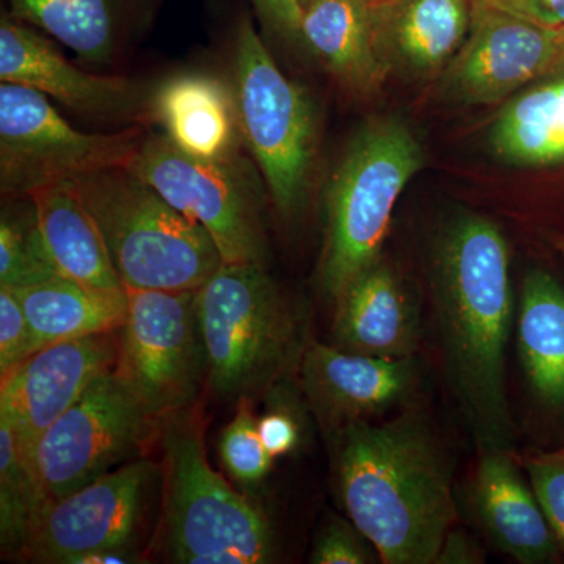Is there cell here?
<instances>
[{
	"label": "cell",
	"mask_w": 564,
	"mask_h": 564,
	"mask_svg": "<svg viewBox=\"0 0 564 564\" xmlns=\"http://www.w3.org/2000/svg\"><path fill=\"white\" fill-rule=\"evenodd\" d=\"M162 444L161 541L169 562L262 564L274 555L273 532L250 502L207 462L198 406L169 415Z\"/></svg>",
	"instance_id": "cell-3"
},
{
	"label": "cell",
	"mask_w": 564,
	"mask_h": 564,
	"mask_svg": "<svg viewBox=\"0 0 564 564\" xmlns=\"http://www.w3.org/2000/svg\"><path fill=\"white\" fill-rule=\"evenodd\" d=\"M534 496L543 508L560 549L564 551V447L534 456L525 464Z\"/></svg>",
	"instance_id": "cell-30"
},
{
	"label": "cell",
	"mask_w": 564,
	"mask_h": 564,
	"mask_svg": "<svg viewBox=\"0 0 564 564\" xmlns=\"http://www.w3.org/2000/svg\"><path fill=\"white\" fill-rule=\"evenodd\" d=\"M118 333L46 345L0 375V419L13 426L28 456L41 434L85 389L117 366Z\"/></svg>",
	"instance_id": "cell-15"
},
{
	"label": "cell",
	"mask_w": 564,
	"mask_h": 564,
	"mask_svg": "<svg viewBox=\"0 0 564 564\" xmlns=\"http://www.w3.org/2000/svg\"><path fill=\"white\" fill-rule=\"evenodd\" d=\"M258 430L267 452L273 458L291 454L299 445V423L285 411L278 410L262 415L258 421Z\"/></svg>",
	"instance_id": "cell-34"
},
{
	"label": "cell",
	"mask_w": 564,
	"mask_h": 564,
	"mask_svg": "<svg viewBox=\"0 0 564 564\" xmlns=\"http://www.w3.org/2000/svg\"><path fill=\"white\" fill-rule=\"evenodd\" d=\"M300 41L356 98L377 95L391 76L375 39L372 0H310Z\"/></svg>",
	"instance_id": "cell-22"
},
{
	"label": "cell",
	"mask_w": 564,
	"mask_h": 564,
	"mask_svg": "<svg viewBox=\"0 0 564 564\" xmlns=\"http://www.w3.org/2000/svg\"><path fill=\"white\" fill-rule=\"evenodd\" d=\"M432 274L445 370L478 451L513 452L505 380L514 307L507 237L491 218L462 212L437 236Z\"/></svg>",
	"instance_id": "cell-1"
},
{
	"label": "cell",
	"mask_w": 564,
	"mask_h": 564,
	"mask_svg": "<svg viewBox=\"0 0 564 564\" xmlns=\"http://www.w3.org/2000/svg\"><path fill=\"white\" fill-rule=\"evenodd\" d=\"M251 399L237 402L236 415L225 426L220 455L228 473L243 485H256L272 469L273 456L267 452L252 414Z\"/></svg>",
	"instance_id": "cell-29"
},
{
	"label": "cell",
	"mask_w": 564,
	"mask_h": 564,
	"mask_svg": "<svg viewBox=\"0 0 564 564\" xmlns=\"http://www.w3.org/2000/svg\"><path fill=\"white\" fill-rule=\"evenodd\" d=\"M334 303L333 337L340 350L386 359L414 358L421 334L417 311L383 256Z\"/></svg>",
	"instance_id": "cell-20"
},
{
	"label": "cell",
	"mask_w": 564,
	"mask_h": 564,
	"mask_svg": "<svg viewBox=\"0 0 564 564\" xmlns=\"http://www.w3.org/2000/svg\"><path fill=\"white\" fill-rule=\"evenodd\" d=\"M469 508L488 540L516 562L540 564L558 554L551 524L513 452H484L470 481Z\"/></svg>",
	"instance_id": "cell-19"
},
{
	"label": "cell",
	"mask_w": 564,
	"mask_h": 564,
	"mask_svg": "<svg viewBox=\"0 0 564 564\" xmlns=\"http://www.w3.org/2000/svg\"><path fill=\"white\" fill-rule=\"evenodd\" d=\"M232 90L245 147L278 212L293 217L310 191L317 115L311 96L282 73L248 18L236 35Z\"/></svg>",
	"instance_id": "cell-7"
},
{
	"label": "cell",
	"mask_w": 564,
	"mask_h": 564,
	"mask_svg": "<svg viewBox=\"0 0 564 564\" xmlns=\"http://www.w3.org/2000/svg\"><path fill=\"white\" fill-rule=\"evenodd\" d=\"M151 120L174 147L202 159L240 154L242 132L231 85L206 73L169 77L154 88Z\"/></svg>",
	"instance_id": "cell-21"
},
{
	"label": "cell",
	"mask_w": 564,
	"mask_h": 564,
	"mask_svg": "<svg viewBox=\"0 0 564 564\" xmlns=\"http://www.w3.org/2000/svg\"><path fill=\"white\" fill-rule=\"evenodd\" d=\"M369 540L352 522L334 518L323 527L315 540L311 563L315 564H366L375 563Z\"/></svg>",
	"instance_id": "cell-32"
},
{
	"label": "cell",
	"mask_w": 564,
	"mask_h": 564,
	"mask_svg": "<svg viewBox=\"0 0 564 564\" xmlns=\"http://www.w3.org/2000/svg\"><path fill=\"white\" fill-rule=\"evenodd\" d=\"M0 217V288L22 289L58 278L41 236L31 196L14 198Z\"/></svg>",
	"instance_id": "cell-27"
},
{
	"label": "cell",
	"mask_w": 564,
	"mask_h": 564,
	"mask_svg": "<svg viewBox=\"0 0 564 564\" xmlns=\"http://www.w3.org/2000/svg\"><path fill=\"white\" fill-rule=\"evenodd\" d=\"M129 169L202 225L223 262L267 265L261 182L242 155L195 158L162 132L147 133Z\"/></svg>",
	"instance_id": "cell-9"
},
{
	"label": "cell",
	"mask_w": 564,
	"mask_h": 564,
	"mask_svg": "<svg viewBox=\"0 0 564 564\" xmlns=\"http://www.w3.org/2000/svg\"><path fill=\"white\" fill-rule=\"evenodd\" d=\"M143 126L109 133L77 131L43 93L0 84V188L24 198L58 182L129 166Z\"/></svg>",
	"instance_id": "cell-10"
},
{
	"label": "cell",
	"mask_w": 564,
	"mask_h": 564,
	"mask_svg": "<svg viewBox=\"0 0 564 564\" xmlns=\"http://www.w3.org/2000/svg\"><path fill=\"white\" fill-rule=\"evenodd\" d=\"M155 475L150 459L137 458L68 496L41 503L22 558L73 564L88 552L137 551Z\"/></svg>",
	"instance_id": "cell-12"
},
{
	"label": "cell",
	"mask_w": 564,
	"mask_h": 564,
	"mask_svg": "<svg viewBox=\"0 0 564 564\" xmlns=\"http://www.w3.org/2000/svg\"><path fill=\"white\" fill-rule=\"evenodd\" d=\"M492 9L551 29H564V0H481Z\"/></svg>",
	"instance_id": "cell-33"
},
{
	"label": "cell",
	"mask_w": 564,
	"mask_h": 564,
	"mask_svg": "<svg viewBox=\"0 0 564 564\" xmlns=\"http://www.w3.org/2000/svg\"><path fill=\"white\" fill-rule=\"evenodd\" d=\"M163 0H9V13L96 68L118 65L144 39Z\"/></svg>",
	"instance_id": "cell-17"
},
{
	"label": "cell",
	"mask_w": 564,
	"mask_h": 564,
	"mask_svg": "<svg viewBox=\"0 0 564 564\" xmlns=\"http://www.w3.org/2000/svg\"><path fill=\"white\" fill-rule=\"evenodd\" d=\"M115 367L96 378L33 445L29 462L41 503L133 462L159 434L161 422Z\"/></svg>",
	"instance_id": "cell-8"
},
{
	"label": "cell",
	"mask_w": 564,
	"mask_h": 564,
	"mask_svg": "<svg viewBox=\"0 0 564 564\" xmlns=\"http://www.w3.org/2000/svg\"><path fill=\"white\" fill-rule=\"evenodd\" d=\"M300 362L304 393L318 422L332 433L386 413L417 386L414 358H377L311 344Z\"/></svg>",
	"instance_id": "cell-16"
},
{
	"label": "cell",
	"mask_w": 564,
	"mask_h": 564,
	"mask_svg": "<svg viewBox=\"0 0 564 564\" xmlns=\"http://www.w3.org/2000/svg\"><path fill=\"white\" fill-rule=\"evenodd\" d=\"M488 148L516 169L564 162V68L507 99L489 126Z\"/></svg>",
	"instance_id": "cell-24"
},
{
	"label": "cell",
	"mask_w": 564,
	"mask_h": 564,
	"mask_svg": "<svg viewBox=\"0 0 564 564\" xmlns=\"http://www.w3.org/2000/svg\"><path fill=\"white\" fill-rule=\"evenodd\" d=\"M206 381L221 399H252L302 361L303 321L267 265L221 263L196 291Z\"/></svg>",
	"instance_id": "cell-4"
},
{
	"label": "cell",
	"mask_w": 564,
	"mask_h": 564,
	"mask_svg": "<svg viewBox=\"0 0 564 564\" xmlns=\"http://www.w3.org/2000/svg\"><path fill=\"white\" fill-rule=\"evenodd\" d=\"M289 2H292L293 6L299 7L300 10L303 9L304 6H306L310 0H289Z\"/></svg>",
	"instance_id": "cell-39"
},
{
	"label": "cell",
	"mask_w": 564,
	"mask_h": 564,
	"mask_svg": "<svg viewBox=\"0 0 564 564\" xmlns=\"http://www.w3.org/2000/svg\"><path fill=\"white\" fill-rule=\"evenodd\" d=\"M115 369L159 422L195 406L206 380L196 291L126 288Z\"/></svg>",
	"instance_id": "cell-11"
},
{
	"label": "cell",
	"mask_w": 564,
	"mask_h": 564,
	"mask_svg": "<svg viewBox=\"0 0 564 564\" xmlns=\"http://www.w3.org/2000/svg\"><path fill=\"white\" fill-rule=\"evenodd\" d=\"M0 80L43 93L98 124L126 129L151 120L154 88L129 77L74 66L50 36L10 13L0 20Z\"/></svg>",
	"instance_id": "cell-14"
},
{
	"label": "cell",
	"mask_w": 564,
	"mask_h": 564,
	"mask_svg": "<svg viewBox=\"0 0 564 564\" xmlns=\"http://www.w3.org/2000/svg\"><path fill=\"white\" fill-rule=\"evenodd\" d=\"M423 163L421 141L400 118H373L352 137L326 188L318 281L329 299L383 256L393 209Z\"/></svg>",
	"instance_id": "cell-5"
},
{
	"label": "cell",
	"mask_w": 564,
	"mask_h": 564,
	"mask_svg": "<svg viewBox=\"0 0 564 564\" xmlns=\"http://www.w3.org/2000/svg\"><path fill=\"white\" fill-rule=\"evenodd\" d=\"M68 182L98 223L124 288L198 291L220 269L209 232L129 166Z\"/></svg>",
	"instance_id": "cell-6"
},
{
	"label": "cell",
	"mask_w": 564,
	"mask_h": 564,
	"mask_svg": "<svg viewBox=\"0 0 564 564\" xmlns=\"http://www.w3.org/2000/svg\"><path fill=\"white\" fill-rule=\"evenodd\" d=\"M13 291L28 315L35 351L62 340L120 332L128 317L126 288L101 291L58 276Z\"/></svg>",
	"instance_id": "cell-25"
},
{
	"label": "cell",
	"mask_w": 564,
	"mask_h": 564,
	"mask_svg": "<svg viewBox=\"0 0 564 564\" xmlns=\"http://www.w3.org/2000/svg\"><path fill=\"white\" fill-rule=\"evenodd\" d=\"M263 24L281 35L300 41L302 10L289 0H251Z\"/></svg>",
	"instance_id": "cell-35"
},
{
	"label": "cell",
	"mask_w": 564,
	"mask_h": 564,
	"mask_svg": "<svg viewBox=\"0 0 564 564\" xmlns=\"http://www.w3.org/2000/svg\"><path fill=\"white\" fill-rule=\"evenodd\" d=\"M337 491L348 519L386 564L436 563L456 519L452 467L421 415L334 432Z\"/></svg>",
	"instance_id": "cell-2"
},
{
	"label": "cell",
	"mask_w": 564,
	"mask_h": 564,
	"mask_svg": "<svg viewBox=\"0 0 564 564\" xmlns=\"http://www.w3.org/2000/svg\"><path fill=\"white\" fill-rule=\"evenodd\" d=\"M554 245L556 250L562 252V256L564 258V237H556V239L554 240Z\"/></svg>",
	"instance_id": "cell-38"
},
{
	"label": "cell",
	"mask_w": 564,
	"mask_h": 564,
	"mask_svg": "<svg viewBox=\"0 0 564 564\" xmlns=\"http://www.w3.org/2000/svg\"><path fill=\"white\" fill-rule=\"evenodd\" d=\"M518 344L534 392L564 402V288L544 270H530L522 282Z\"/></svg>",
	"instance_id": "cell-26"
},
{
	"label": "cell",
	"mask_w": 564,
	"mask_h": 564,
	"mask_svg": "<svg viewBox=\"0 0 564 564\" xmlns=\"http://www.w3.org/2000/svg\"><path fill=\"white\" fill-rule=\"evenodd\" d=\"M41 497L28 452L6 419H0V536L3 547L24 555Z\"/></svg>",
	"instance_id": "cell-28"
},
{
	"label": "cell",
	"mask_w": 564,
	"mask_h": 564,
	"mask_svg": "<svg viewBox=\"0 0 564 564\" xmlns=\"http://www.w3.org/2000/svg\"><path fill=\"white\" fill-rule=\"evenodd\" d=\"M35 351L31 325L21 300L10 288H0V375L9 372Z\"/></svg>",
	"instance_id": "cell-31"
},
{
	"label": "cell",
	"mask_w": 564,
	"mask_h": 564,
	"mask_svg": "<svg viewBox=\"0 0 564 564\" xmlns=\"http://www.w3.org/2000/svg\"><path fill=\"white\" fill-rule=\"evenodd\" d=\"M475 0H372L375 39L389 73L432 79L462 50Z\"/></svg>",
	"instance_id": "cell-18"
},
{
	"label": "cell",
	"mask_w": 564,
	"mask_h": 564,
	"mask_svg": "<svg viewBox=\"0 0 564 564\" xmlns=\"http://www.w3.org/2000/svg\"><path fill=\"white\" fill-rule=\"evenodd\" d=\"M484 551L463 532L451 530L445 536L443 547L437 555L436 564H470L484 563Z\"/></svg>",
	"instance_id": "cell-36"
},
{
	"label": "cell",
	"mask_w": 564,
	"mask_h": 564,
	"mask_svg": "<svg viewBox=\"0 0 564 564\" xmlns=\"http://www.w3.org/2000/svg\"><path fill=\"white\" fill-rule=\"evenodd\" d=\"M562 68L564 29L533 24L475 0L469 35L441 74V91L459 106H494Z\"/></svg>",
	"instance_id": "cell-13"
},
{
	"label": "cell",
	"mask_w": 564,
	"mask_h": 564,
	"mask_svg": "<svg viewBox=\"0 0 564 564\" xmlns=\"http://www.w3.org/2000/svg\"><path fill=\"white\" fill-rule=\"evenodd\" d=\"M31 198L58 276L101 291L124 289L98 223L68 181L41 188Z\"/></svg>",
	"instance_id": "cell-23"
},
{
	"label": "cell",
	"mask_w": 564,
	"mask_h": 564,
	"mask_svg": "<svg viewBox=\"0 0 564 564\" xmlns=\"http://www.w3.org/2000/svg\"><path fill=\"white\" fill-rule=\"evenodd\" d=\"M140 554L137 551H124V549H109V551L88 552L74 560L73 564H131L140 562Z\"/></svg>",
	"instance_id": "cell-37"
}]
</instances>
